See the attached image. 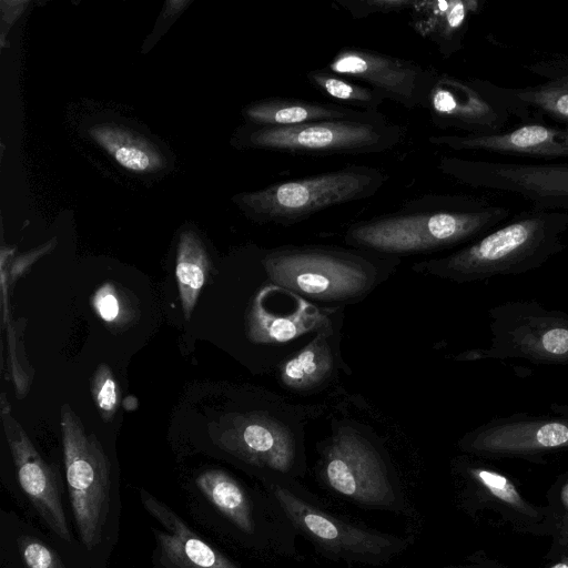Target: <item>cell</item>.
Returning <instances> with one entry per match:
<instances>
[{
	"label": "cell",
	"mask_w": 568,
	"mask_h": 568,
	"mask_svg": "<svg viewBox=\"0 0 568 568\" xmlns=\"http://www.w3.org/2000/svg\"><path fill=\"white\" fill-rule=\"evenodd\" d=\"M509 214V209L480 197L425 194L403 203L395 212L352 224L345 242L387 255L432 253L476 241Z\"/></svg>",
	"instance_id": "6da1fadb"
},
{
	"label": "cell",
	"mask_w": 568,
	"mask_h": 568,
	"mask_svg": "<svg viewBox=\"0 0 568 568\" xmlns=\"http://www.w3.org/2000/svg\"><path fill=\"white\" fill-rule=\"evenodd\" d=\"M567 227V212L532 209L453 254L414 268L457 282L527 271L561 248Z\"/></svg>",
	"instance_id": "7a4b0ae2"
},
{
	"label": "cell",
	"mask_w": 568,
	"mask_h": 568,
	"mask_svg": "<svg viewBox=\"0 0 568 568\" xmlns=\"http://www.w3.org/2000/svg\"><path fill=\"white\" fill-rule=\"evenodd\" d=\"M387 180L378 168L347 165L240 193L234 202L257 223L292 225L325 209L372 197Z\"/></svg>",
	"instance_id": "3957f363"
},
{
	"label": "cell",
	"mask_w": 568,
	"mask_h": 568,
	"mask_svg": "<svg viewBox=\"0 0 568 568\" xmlns=\"http://www.w3.org/2000/svg\"><path fill=\"white\" fill-rule=\"evenodd\" d=\"M272 283L323 302H347L368 293L376 268L363 255L318 246H286L262 258Z\"/></svg>",
	"instance_id": "277c9868"
},
{
	"label": "cell",
	"mask_w": 568,
	"mask_h": 568,
	"mask_svg": "<svg viewBox=\"0 0 568 568\" xmlns=\"http://www.w3.org/2000/svg\"><path fill=\"white\" fill-rule=\"evenodd\" d=\"M406 128L387 118L326 120L286 128L247 125L236 135L242 148L300 155L382 153L403 143Z\"/></svg>",
	"instance_id": "5b68a950"
},
{
	"label": "cell",
	"mask_w": 568,
	"mask_h": 568,
	"mask_svg": "<svg viewBox=\"0 0 568 568\" xmlns=\"http://www.w3.org/2000/svg\"><path fill=\"white\" fill-rule=\"evenodd\" d=\"M61 434L69 496L82 544L101 540L110 508V462L98 438L87 433L74 410L61 407Z\"/></svg>",
	"instance_id": "8992f818"
},
{
	"label": "cell",
	"mask_w": 568,
	"mask_h": 568,
	"mask_svg": "<svg viewBox=\"0 0 568 568\" xmlns=\"http://www.w3.org/2000/svg\"><path fill=\"white\" fill-rule=\"evenodd\" d=\"M440 172L458 183L513 193L532 209L568 213V163H511L443 156Z\"/></svg>",
	"instance_id": "52a82bcc"
},
{
	"label": "cell",
	"mask_w": 568,
	"mask_h": 568,
	"mask_svg": "<svg viewBox=\"0 0 568 568\" xmlns=\"http://www.w3.org/2000/svg\"><path fill=\"white\" fill-rule=\"evenodd\" d=\"M432 123L439 129H455L471 135H490L506 131L514 113L481 79H462L437 71L425 108Z\"/></svg>",
	"instance_id": "ba28073f"
},
{
	"label": "cell",
	"mask_w": 568,
	"mask_h": 568,
	"mask_svg": "<svg viewBox=\"0 0 568 568\" xmlns=\"http://www.w3.org/2000/svg\"><path fill=\"white\" fill-rule=\"evenodd\" d=\"M327 69L357 82H365L386 99L407 109L425 108L438 71L413 60L361 48L339 50Z\"/></svg>",
	"instance_id": "9c48e42d"
},
{
	"label": "cell",
	"mask_w": 568,
	"mask_h": 568,
	"mask_svg": "<svg viewBox=\"0 0 568 568\" xmlns=\"http://www.w3.org/2000/svg\"><path fill=\"white\" fill-rule=\"evenodd\" d=\"M323 475L338 494L368 506L392 505L395 495L385 467L368 443L339 429L325 452Z\"/></svg>",
	"instance_id": "30bf717a"
},
{
	"label": "cell",
	"mask_w": 568,
	"mask_h": 568,
	"mask_svg": "<svg viewBox=\"0 0 568 568\" xmlns=\"http://www.w3.org/2000/svg\"><path fill=\"white\" fill-rule=\"evenodd\" d=\"M273 494L293 525L326 550L343 557L378 559L395 550L394 540L328 515L281 486Z\"/></svg>",
	"instance_id": "8fae6325"
},
{
	"label": "cell",
	"mask_w": 568,
	"mask_h": 568,
	"mask_svg": "<svg viewBox=\"0 0 568 568\" xmlns=\"http://www.w3.org/2000/svg\"><path fill=\"white\" fill-rule=\"evenodd\" d=\"M1 419L19 484L49 528L69 542L71 534L61 503L54 469L48 465L21 425L12 416L10 403L1 395Z\"/></svg>",
	"instance_id": "7c38bea8"
},
{
	"label": "cell",
	"mask_w": 568,
	"mask_h": 568,
	"mask_svg": "<svg viewBox=\"0 0 568 568\" xmlns=\"http://www.w3.org/2000/svg\"><path fill=\"white\" fill-rule=\"evenodd\" d=\"M214 443L254 466L288 471L295 446L291 433L278 422L260 414L224 417L210 426Z\"/></svg>",
	"instance_id": "4fadbf2b"
},
{
	"label": "cell",
	"mask_w": 568,
	"mask_h": 568,
	"mask_svg": "<svg viewBox=\"0 0 568 568\" xmlns=\"http://www.w3.org/2000/svg\"><path fill=\"white\" fill-rule=\"evenodd\" d=\"M428 141L454 151H481L544 160L568 158V126L539 122L523 123L498 134H440L432 135Z\"/></svg>",
	"instance_id": "5bb4252c"
},
{
	"label": "cell",
	"mask_w": 568,
	"mask_h": 568,
	"mask_svg": "<svg viewBox=\"0 0 568 568\" xmlns=\"http://www.w3.org/2000/svg\"><path fill=\"white\" fill-rule=\"evenodd\" d=\"M144 508L165 530L154 529L161 562L168 568H239L194 532L173 510L146 491Z\"/></svg>",
	"instance_id": "9a60e30c"
},
{
	"label": "cell",
	"mask_w": 568,
	"mask_h": 568,
	"mask_svg": "<svg viewBox=\"0 0 568 568\" xmlns=\"http://www.w3.org/2000/svg\"><path fill=\"white\" fill-rule=\"evenodd\" d=\"M530 70L546 80L524 88L494 84L495 91L523 123L534 122L541 115L568 126V58L536 62Z\"/></svg>",
	"instance_id": "2e32d148"
},
{
	"label": "cell",
	"mask_w": 568,
	"mask_h": 568,
	"mask_svg": "<svg viewBox=\"0 0 568 568\" xmlns=\"http://www.w3.org/2000/svg\"><path fill=\"white\" fill-rule=\"evenodd\" d=\"M471 450L523 454L568 447V419H521L493 423L467 439Z\"/></svg>",
	"instance_id": "e0dca14e"
},
{
	"label": "cell",
	"mask_w": 568,
	"mask_h": 568,
	"mask_svg": "<svg viewBox=\"0 0 568 568\" xmlns=\"http://www.w3.org/2000/svg\"><path fill=\"white\" fill-rule=\"evenodd\" d=\"M496 329L499 351L532 359L568 361V316H524Z\"/></svg>",
	"instance_id": "ac0fdd59"
},
{
	"label": "cell",
	"mask_w": 568,
	"mask_h": 568,
	"mask_svg": "<svg viewBox=\"0 0 568 568\" xmlns=\"http://www.w3.org/2000/svg\"><path fill=\"white\" fill-rule=\"evenodd\" d=\"M478 10L477 0H416L408 10L409 26L443 58H449L463 48L470 18Z\"/></svg>",
	"instance_id": "d6986e66"
},
{
	"label": "cell",
	"mask_w": 568,
	"mask_h": 568,
	"mask_svg": "<svg viewBox=\"0 0 568 568\" xmlns=\"http://www.w3.org/2000/svg\"><path fill=\"white\" fill-rule=\"evenodd\" d=\"M248 125L286 128L326 120H377L386 118L379 111H363L334 102H313L272 97L255 101L243 109Z\"/></svg>",
	"instance_id": "ffe728a7"
},
{
	"label": "cell",
	"mask_w": 568,
	"mask_h": 568,
	"mask_svg": "<svg viewBox=\"0 0 568 568\" xmlns=\"http://www.w3.org/2000/svg\"><path fill=\"white\" fill-rule=\"evenodd\" d=\"M89 135L123 169L150 173L164 165L159 149L145 136L128 128L103 123L89 129Z\"/></svg>",
	"instance_id": "44dd1931"
},
{
	"label": "cell",
	"mask_w": 568,
	"mask_h": 568,
	"mask_svg": "<svg viewBox=\"0 0 568 568\" xmlns=\"http://www.w3.org/2000/svg\"><path fill=\"white\" fill-rule=\"evenodd\" d=\"M210 503L244 532L254 531L251 504L240 484L221 469H207L195 479Z\"/></svg>",
	"instance_id": "7402d4cb"
},
{
	"label": "cell",
	"mask_w": 568,
	"mask_h": 568,
	"mask_svg": "<svg viewBox=\"0 0 568 568\" xmlns=\"http://www.w3.org/2000/svg\"><path fill=\"white\" fill-rule=\"evenodd\" d=\"M209 270V255L200 237L192 231L182 232L178 244L175 276L186 320L194 310Z\"/></svg>",
	"instance_id": "603a6c76"
},
{
	"label": "cell",
	"mask_w": 568,
	"mask_h": 568,
	"mask_svg": "<svg viewBox=\"0 0 568 568\" xmlns=\"http://www.w3.org/2000/svg\"><path fill=\"white\" fill-rule=\"evenodd\" d=\"M333 371V352L320 333L281 369V381L290 388L305 390L318 386Z\"/></svg>",
	"instance_id": "cb8c5ba5"
},
{
	"label": "cell",
	"mask_w": 568,
	"mask_h": 568,
	"mask_svg": "<svg viewBox=\"0 0 568 568\" xmlns=\"http://www.w3.org/2000/svg\"><path fill=\"white\" fill-rule=\"evenodd\" d=\"M308 83L334 103L363 110L379 111L386 98L368 85L325 69H315L306 74Z\"/></svg>",
	"instance_id": "d4e9b609"
},
{
	"label": "cell",
	"mask_w": 568,
	"mask_h": 568,
	"mask_svg": "<svg viewBox=\"0 0 568 568\" xmlns=\"http://www.w3.org/2000/svg\"><path fill=\"white\" fill-rule=\"evenodd\" d=\"M304 331V323L297 315H274L257 302L250 314V333L256 341L285 342Z\"/></svg>",
	"instance_id": "484cf974"
},
{
	"label": "cell",
	"mask_w": 568,
	"mask_h": 568,
	"mask_svg": "<svg viewBox=\"0 0 568 568\" xmlns=\"http://www.w3.org/2000/svg\"><path fill=\"white\" fill-rule=\"evenodd\" d=\"M92 303L99 317L108 324L122 325L132 320V308L128 300L111 283L97 290Z\"/></svg>",
	"instance_id": "4316f807"
},
{
	"label": "cell",
	"mask_w": 568,
	"mask_h": 568,
	"mask_svg": "<svg viewBox=\"0 0 568 568\" xmlns=\"http://www.w3.org/2000/svg\"><path fill=\"white\" fill-rule=\"evenodd\" d=\"M94 403L104 420H110L119 404V389L115 378L105 364H101L92 378L91 385Z\"/></svg>",
	"instance_id": "83f0119b"
},
{
	"label": "cell",
	"mask_w": 568,
	"mask_h": 568,
	"mask_svg": "<svg viewBox=\"0 0 568 568\" xmlns=\"http://www.w3.org/2000/svg\"><path fill=\"white\" fill-rule=\"evenodd\" d=\"M416 0H336L335 4L354 19H364L374 14H386L409 10Z\"/></svg>",
	"instance_id": "f1b7e54d"
},
{
	"label": "cell",
	"mask_w": 568,
	"mask_h": 568,
	"mask_svg": "<svg viewBox=\"0 0 568 568\" xmlns=\"http://www.w3.org/2000/svg\"><path fill=\"white\" fill-rule=\"evenodd\" d=\"M20 554L26 568H67L54 550L30 536L20 540Z\"/></svg>",
	"instance_id": "f546056e"
},
{
	"label": "cell",
	"mask_w": 568,
	"mask_h": 568,
	"mask_svg": "<svg viewBox=\"0 0 568 568\" xmlns=\"http://www.w3.org/2000/svg\"><path fill=\"white\" fill-rule=\"evenodd\" d=\"M473 475L491 495L511 506H521L523 499L514 484L504 475L490 469H473Z\"/></svg>",
	"instance_id": "4dcf8cb0"
},
{
	"label": "cell",
	"mask_w": 568,
	"mask_h": 568,
	"mask_svg": "<svg viewBox=\"0 0 568 568\" xmlns=\"http://www.w3.org/2000/svg\"><path fill=\"white\" fill-rule=\"evenodd\" d=\"M52 247V242H49L37 250L24 254L19 257V260L13 263L12 268L10 271V280L14 281L24 270L32 264L38 257L49 252Z\"/></svg>",
	"instance_id": "1f68e13d"
},
{
	"label": "cell",
	"mask_w": 568,
	"mask_h": 568,
	"mask_svg": "<svg viewBox=\"0 0 568 568\" xmlns=\"http://www.w3.org/2000/svg\"><path fill=\"white\" fill-rule=\"evenodd\" d=\"M27 4L26 1H1L3 27L10 28Z\"/></svg>",
	"instance_id": "d6a6232c"
},
{
	"label": "cell",
	"mask_w": 568,
	"mask_h": 568,
	"mask_svg": "<svg viewBox=\"0 0 568 568\" xmlns=\"http://www.w3.org/2000/svg\"><path fill=\"white\" fill-rule=\"evenodd\" d=\"M550 568H568V559L552 565Z\"/></svg>",
	"instance_id": "836d02e7"
},
{
	"label": "cell",
	"mask_w": 568,
	"mask_h": 568,
	"mask_svg": "<svg viewBox=\"0 0 568 568\" xmlns=\"http://www.w3.org/2000/svg\"><path fill=\"white\" fill-rule=\"evenodd\" d=\"M562 498L566 505L568 506V485L564 488Z\"/></svg>",
	"instance_id": "e575fe53"
}]
</instances>
